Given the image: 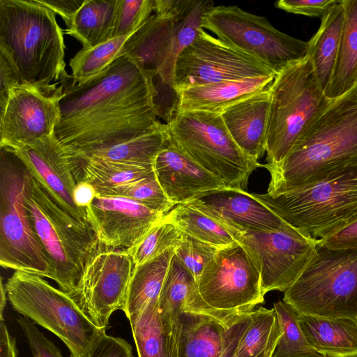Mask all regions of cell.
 Segmentation results:
<instances>
[{
	"mask_svg": "<svg viewBox=\"0 0 357 357\" xmlns=\"http://www.w3.org/2000/svg\"><path fill=\"white\" fill-rule=\"evenodd\" d=\"M154 76L121 54L82 85L60 79L63 97L53 136L71 155H85L139 137L160 122Z\"/></svg>",
	"mask_w": 357,
	"mask_h": 357,
	"instance_id": "1",
	"label": "cell"
},
{
	"mask_svg": "<svg viewBox=\"0 0 357 357\" xmlns=\"http://www.w3.org/2000/svg\"><path fill=\"white\" fill-rule=\"evenodd\" d=\"M357 166V84L305 128L287 156L267 167V193L278 194L320 181Z\"/></svg>",
	"mask_w": 357,
	"mask_h": 357,
	"instance_id": "2",
	"label": "cell"
},
{
	"mask_svg": "<svg viewBox=\"0 0 357 357\" xmlns=\"http://www.w3.org/2000/svg\"><path fill=\"white\" fill-rule=\"evenodd\" d=\"M63 32L56 14L36 0H0V52L19 86L52 92L67 77Z\"/></svg>",
	"mask_w": 357,
	"mask_h": 357,
	"instance_id": "3",
	"label": "cell"
},
{
	"mask_svg": "<svg viewBox=\"0 0 357 357\" xmlns=\"http://www.w3.org/2000/svg\"><path fill=\"white\" fill-rule=\"evenodd\" d=\"M251 194L305 236L324 238L357 220V166L287 192Z\"/></svg>",
	"mask_w": 357,
	"mask_h": 357,
	"instance_id": "4",
	"label": "cell"
},
{
	"mask_svg": "<svg viewBox=\"0 0 357 357\" xmlns=\"http://www.w3.org/2000/svg\"><path fill=\"white\" fill-rule=\"evenodd\" d=\"M24 200L50 264V279L71 294L87 259L99 245L95 232L62 210L29 173Z\"/></svg>",
	"mask_w": 357,
	"mask_h": 357,
	"instance_id": "5",
	"label": "cell"
},
{
	"mask_svg": "<svg viewBox=\"0 0 357 357\" xmlns=\"http://www.w3.org/2000/svg\"><path fill=\"white\" fill-rule=\"evenodd\" d=\"M268 90L264 168L280 164L305 128L332 101L321 89L308 54L279 72Z\"/></svg>",
	"mask_w": 357,
	"mask_h": 357,
	"instance_id": "6",
	"label": "cell"
},
{
	"mask_svg": "<svg viewBox=\"0 0 357 357\" xmlns=\"http://www.w3.org/2000/svg\"><path fill=\"white\" fill-rule=\"evenodd\" d=\"M282 301L299 314L357 319V248H331L318 239L313 257Z\"/></svg>",
	"mask_w": 357,
	"mask_h": 357,
	"instance_id": "7",
	"label": "cell"
},
{
	"mask_svg": "<svg viewBox=\"0 0 357 357\" xmlns=\"http://www.w3.org/2000/svg\"><path fill=\"white\" fill-rule=\"evenodd\" d=\"M264 296L255 263L236 242L219 249L203 270L185 312L208 316L229 327L262 303Z\"/></svg>",
	"mask_w": 357,
	"mask_h": 357,
	"instance_id": "8",
	"label": "cell"
},
{
	"mask_svg": "<svg viewBox=\"0 0 357 357\" xmlns=\"http://www.w3.org/2000/svg\"><path fill=\"white\" fill-rule=\"evenodd\" d=\"M5 287L13 309L59 337L71 357H88L105 333L68 293L54 287L41 276L15 271Z\"/></svg>",
	"mask_w": 357,
	"mask_h": 357,
	"instance_id": "9",
	"label": "cell"
},
{
	"mask_svg": "<svg viewBox=\"0 0 357 357\" xmlns=\"http://www.w3.org/2000/svg\"><path fill=\"white\" fill-rule=\"evenodd\" d=\"M169 141L227 188L245 190L261 165L237 146L220 113L175 111L165 123Z\"/></svg>",
	"mask_w": 357,
	"mask_h": 357,
	"instance_id": "10",
	"label": "cell"
},
{
	"mask_svg": "<svg viewBox=\"0 0 357 357\" xmlns=\"http://www.w3.org/2000/svg\"><path fill=\"white\" fill-rule=\"evenodd\" d=\"M28 175L14 151L0 146V265L50 279V264L24 205Z\"/></svg>",
	"mask_w": 357,
	"mask_h": 357,
	"instance_id": "11",
	"label": "cell"
},
{
	"mask_svg": "<svg viewBox=\"0 0 357 357\" xmlns=\"http://www.w3.org/2000/svg\"><path fill=\"white\" fill-rule=\"evenodd\" d=\"M202 28L256 58L276 74L307 54L308 41L281 32L266 17L237 6H214L204 14Z\"/></svg>",
	"mask_w": 357,
	"mask_h": 357,
	"instance_id": "12",
	"label": "cell"
},
{
	"mask_svg": "<svg viewBox=\"0 0 357 357\" xmlns=\"http://www.w3.org/2000/svg\"><path fill=\"white\" fill-rule=\"evenodd\" d=\"M228 230L255 263L264 295L286 291L313 257L318 241L289 225L275 231Z\"/></svg>",
	"mask_w": 357,
	"mask_h": 357,
	"instance_id": "13",
	"label": "cell"
},
{
	"mask_svg": "<svg viewBox=\"0 0 357 357\" xmlns=\"http://www.w3.org/2000/svg\"><path fill=\"white\" fill-rule=\"evenodd\" d=\"M266 65L202 28L197 38L176 59L172 89L226 80L276 75Z\"/></svg>",
	"mask_w": 357,
	"mask_h": 357,
	"instance_id": "14",
	"label": "cell"
},
{
	"mask_svg": "<svg viewBox=\"0 0 357 357\" xmlns=\"http://www.w3.org/2000/svg\"><path fill=\"white\" fill-rule=\"evenodd\" d=\"M134 267L126 250L100 243L87 259L70 295L99 328L106 331L112 314L118 310L125 311Z\"/></svg>",
	"mask_w": 357,
	"mask_h": 357,
	"instance_id": "15",
	"label": "cell"
},
{
	"mask_svg": "<svg viewBox=\"0 0 357 357\" xmlns=\"http://www.w3.org/2000/svg\"><path fill=\"white\" fill-rule=\"evenodd\" d=\"M63 85L52 92L17 86L0 114V146H15L52 136L60 119Z\"/></svg>",
	"mask_w": 357,
	"mask_h": 357,
	"instance_id": "16",
	"label": "cell"
},
{
	"mask_svg": "<svg viewBox=\"0 0 357 357\" xmlns=\"http://www.w3.org/2000/svg\"><path fill=\"white\" fill-rule=\"evenodd\" d=\"M10 148L62 210L77 222L89 225L86 211L74 199L77 182L70 158L53 135Z\"/></svg>",
	"mask_w": 357,
	"mask_h": 357,
	"instance_id": "17",
	"label": "cell"
},
{
	"mask_svg": "<svg viewBox=\"0 0 357 357\" xmlns=\"http://www.w3.org/2000/svg\"><path fill=\"white\" fill-rule=\"evenodd\" d=\"M86 211L99 243L123 250L139 243L164 215L128 198L98 194Z\"/></svg>",
	"mask_w": 357,
	"mask_h": 357,
	"instance_id": "18",
	"label": "cell"
},
{
	"mask_svg": "<svg viewBox=\"0 0 357 357\" xmlns=\"http://www.w3.org/2000/svg\"><path fill=\"white\" fill-rule=\"evenodd\" d=\"M186 204L226 229L275 231L288 225L251 193L243 190L225 188L211 190Z\"/></svg>",
	"mask_w": 357,
	"mask_h": 357,
	"instance_id": "19",
	"label": "cell"
},
{
	"mask_svg": "<svg viewBox=\"0 0 357 357\" xmlns=\"http://www.w3.org/2000/svg\"><path fill=\"white\" fill-rule=\"evenodd\" d=\"M153 169L165 195L174 206L186 204L206 192L227 188L185 155L169 138L155 159Z\"/></svg>",
	"mask_w": 357,
	"mask_h": 357,
	"instance_id": "20",
	"label": "cell"
},
{
	"mask_svg": "<svg viewBox=\"0 0 357 357\" xmlns=\"http://www.w3.org/2000/svg\"><path fill=\"white\" fill-rule=\"evenodd\" d=\"M180 357H232L249 315L227 327L208 316L183 312Z\"/></svg>",
	"mask_w": 357,
	"mask_h": 357,
	"instance_id": "21",
	"label": "cell"
},
{
	"mask_svg": "<svg viewBox=\"0 0 357 357\" xmlns=\"http://www.w3.org/2000/svg\"><path fill=\"white\" fill-rule=\"evenodd\" d=\"M154 14L127 40L121 54L142 70L156 77L172 48L174 18L164 0H154Z\"/></svg>",
	"mask_w": 357,
	"mask_h": 357,
	"instance_id": "22",
	"label": "cell"
},
{
	"mask_svg": "<svg viewBox=\"0 0 357 357\" xmlns=\"http://www.w3.org/2000/svg\"><path fill=\"white\" fill-rule=\"evenodd\" d=\"M270 102L268 88L236 102L221 113L235 143L247 156L255 161L266 152Z\"/></svg>",
	"mask_w": 357,
	"mask_h": 357,
	"instance_id": "23",
	"label": "cell"
},
{
	"mask_svg": "<svg viewBox=\"0 0 357 357\" xmlns=\"http://www.w3.org/2000/svg\"><path fill=\"white\" fill-rule=\"evenodd\" d=\"M138 357H180L182 325L159 310V298L128 318Z\"/></svg>",
	"mask_w": 357,
	"mask_h": 357,
	"instance_id": "24",
	"label": "cell"
},
{
	"mask_svg": "<svg viewBox=\"0 0 357 357\" xmlns=\"http://www.w3.org/2000/svg\"><path fill=\"white\" fill-rule=\"evenodd\" d=\"M275 75L226 80L175 91L174 111L222 113L228 107L271 86Z\"/></svg>",
	"mask_w": 357,
	"mask_h": 357,
	"instance_id": "25",
	"label": "cell"
},
{
	"mask_svg": "<svg viewBox=\"0 0 357 357\" xmlns=\"http://www.w3.org/2000/svg\"><path fill=\"white\" fill-rule=\"evenodd\" d=\"M310 344L323 357H357V319L298 314Z\"/></svg>",
	"mask_w": 357,
	"mask_h": 357,
	"instance_id": "26",
	"label": "cell"
},
{
	"mask_svg": "<svg viewBox=\"0 0 357 357\" xmlns=\"http://www.w3.org/2000/svg\"><path fill=\"white\" fill-rule=\"evenodd\" d=\"M164 2L174 18L173 40L169 57L154 79L172 89L176 59L197 38L202 28L203 17L214 3L210 0H164Z\"/></svg>",
	"mask_w": 357,
	"mask_h": 357,
	"instance_id": "27",
	"label": "cell"
},
{
	"mask_svg": "<svg viewBox=\"0 0 357 357\" xmlns=\"http://www.w3.org/2000/svg\"><path fill=\"white\" fill-rule=\"evenodd\" d=\"M344 18L342 0H337L321 17L317 33L308 41L307 54L317 80L327 91L334 70Z\"/></svg>",
	"mask_w": 357,
	"mask_h": 357,
	"instance_id": "28",
	"label": "cell"
},
{
	"mask_svg": "<svg viewBox=\"0 0 357 357\" xmlns=\"http://www.w3.org/2000/svg\"><path fill=\"white\" fill-rule=\"evenodd\" d=\"M121 0H86L65 33L88 49L114 38Z\"/></svg>",
	"mask_w": 357,
	"mask_h": 357,
	"instance_id": "29",
	"label": "cell"
},
{
	"mask_svg": "<svg viewBox=\"0 0 357 357\" xmlns=\"http://www.w3.org/2000/svg\"><path fill=\"white\" fill-rule=\"evenodd\" d=\"M344 18L326 97L337 98L357 84V0H342Z\"/></svg>",
	"mask_w": 357,
	"mask_h": 357,
	"instance_id": "30",
	"label": "cell"
},
{
	"mask_svg": "<svg viewBox=\"0 0 357 357\" xmlns=\"http://www.w3.org/2000/svg\"><path fill=\"white\" fill-rule=\"evenodd\" d=\"M68 155L77 182L84 181L89 183L96 192L136 181L154 173L153 166L110 162L96 158H76Z\"/></svg>",
	"mask_w": 357,
	"mask_h": 357,
	"instance_id": "31",
	"label": "cell"
},
{
	"mask_svg": "<svg viewBox=\"0 0 357 357\" xmlns=\"http://www.w3.org/2000/svg\"><path fill=\"white\" fill-rule=\"evenodd\" d=\"M175 248L134 267L126 296L127 318L141 310L150 301L158 299Z\"/></svg>",
	"mask_w": 357,
	"mask_h": 357,
	"instance_id": "32",
	"label": "cell"
},
{
	"mask_svg": "<svg viewBox=\"0 0 357 357\" xmlns=\"http://www.w3.org/2000/svg\"><path fill=\"white\" fill-rule=\"evenodd\" d=\"M165 123H160L150 131L116 146L76 158H96L106 161L153 166L155 159L168 140Z\"/></svg>",
	"mask_w": 357,
	"mask_h": 357,
	"instance_id": "33",
	"label": "cell"
},
{
	"mask_svg": "<svg viewBox=\"0 0 357 357\" xmlns=\"http://www.w3.org/2000/svg\"><path fill=\"white\" fill-rule=\"evenodd\" d=\"M281 334L274 307L254 310L232 357H265L275 349Z\"/></svg>",
	"mask_w": 357,
	"mask_h": 357,
	"instance_id": "34",
	"label": "cell"
},
{
	"mask_svg": "<svg viewBox=\"0 0 357 357\" xmlns=\"http://www.w3.org/2000/svg\"><path fill=\"white\" fill-rule=\"evenodd\" d=\"M167 215L181 232L218 249L236 243L223 225L188 204L176 205Z\"/></svg>",
	"mask_w": 357,
	"mask_h": 357,
	"instance_id": "35",
	"label": "cell"
},
{
	"mask_svg": "<svg viewBox=\"0 0 357 357\" xmlns=\"http://www.w3.org/2000/svg\"><path fill=\"white\" fill-rule=\"evenodd\" d=\"M131 35L114 37L91 48H82L70 59L72 84L82 85L105 72L121 55Z\"/></svg>",
	"mask_w": 357,
	"mask_h": 357,
	"instance_id": "36",
	"label": "cell"
},
{
	"mask_svg": "<svg viewBox=\"0 0 357 357\" xmlns=\"http://www.w3.org/2000/svg\"><path fill=\"white\" fill-rule=\"evenodd\" d=\"M197 291V282L175 253L159 296V310L174 317L185 312Z\"/></svg>",
	"mask_w": 357,
	"mask_h": 357,
	"instance_id": "37",
	"label": "cell"
},
{
	"mask_svg": "<svg viewBox=\"0 0 357 357\" xmlns=\"http://www.w3.org/2000/svg\"><path fill=\"white\" fill-rule=\"evenodd\" d=\"M282 334L272 357H323L310 344L299 324L298 313L288 303H274Z\"/></svg>",
	"mask_w": 357,
	"mask_h": 357,
	"instance_id": "38",
	"label": "cell"
},
{
	"mask_svg": "<svg viewBox=\"0 0 357 357\" xmlns=\"http://www.w3.org/2000/svg\"><path fill=\"white\" fill-rule=\"evenodd\" d=\"M183 233L164 215L135 245L127 250L135 266L160 255L165 250L175 248L182 239Z\"/></svg>",
	"mask_w": 357,
	"mask_h": 357,
	"instance_id": "39",
	"label": "cell"
},
{
	"mask_svg": "<svg viewBox=\"0 0 357 357\" xmlns=\"http://www.w3.org/2000/svg\"><path fill=\"white\" fill-rule=\"evenodd\" d=\"M96 192L98 195L128 198L163 215L171 211L174 206L165 195L155 173L136 181Z\"/></svg>",
	"mask_w": 357,
	"mask_h": 357,
	"instance_id": "40",
	"label": "cell"
},
{
	"mask_svg": "<svg viewBox=\"0 0 357 357\" xmlns=\"http://www.w3.org/2000/svg\"><path fill=\"white\" fill-rule=\"evenodd\" d=\"M218 250L213 245L183 233L182 239L175 248V255L197 282L203 270Z\"/></svg>",
	"mask_w": 357,
	"mask_h": 357,
	"instance_id": "41",
	"label": "cell"
},
{
	"mask_svg": "<svg viewBox=\"0 0 357 357\" xmlns=\"http://www.w3.org/2000/svg\"><path fill=\"white\" fill-rule=\"evenodd\" d=\"M154 12V0H121L114 37L128 36L137 31Z\"/></svg>",
	"mask_w": 357,
	"mask_h": 357,
	"instance_id": "42",
	"label": "cell"
},
{
	"mask_svg": "<svg viewBox=\"0 0 357 357\" xmlns=\"http://www.w3.org/2000/svg\"><path fill=\"white\" fill-rule=\"evenodd\" d=\"M17 321L26 337L33 357H63L60 349L29 319L20 316Z\"/></svg>",
	"mask_w": 357,
	"mask_h": 357,
	"instance_id": "43",
	"label": "cell"
},
{
	"mask_svg": "<svg viewBox=\"0 0 357 357\" xmlns=\"http://www.w3.org/2000/svg\"><path fill=\"white\" fill-rule=\"evenodd\" d=\"M337 0H280L275 6L287 13L322 17Z\"/></svg>",
	"mask_w": 357,
	"mask_h": 357,
	"instance_id": "44",
	"label": "cell"
},
{
	"mask_svg": "<svg viewBox=\"0 0 357 357\" xmlns=\"http://www.w3.org/2000/svg\"><path fill=\"white\" fill-rule=\"evenodd\" d=\"M88 357H133L131 345L125 340L102 334L92 347Z\"/></svg>",
	"mask_w": 357,
	"mask_h": 357,
	"instance_id": "45",
	"label": "cell"
},
{
	"mask_svg": "<svg viewBox=\"0 0 357 357\" xmlns=\"http://www.w3.org/2000/svg\"><path fill=\"white\" fill-rule=\"evenodd\" d=\"M19 86L17 73L6 58L0 52V114L7 105L11 90Z\"/></svg>",
	"mask_w": 357,
	"mask_h": 357,
	"instance_id": "46",
	"label": "cell"
},
{
	"mask_svg": "<svg viewBox=\"0 0 357 357\" xmlns=\"http://www.w3.org/2000/svg\"><path fill=\"white\" fill-rule=\"evenodd\" d=\"M319 240L321 243L331 248H357V220L336 233Z\"/></svg>",
	"mask_w": 357,
	"mask_h": 357,
	"instance_id": "47",
	"label": "cell"
},
{
	"mask_svg": "<svg viewBox=\"0 0 357 357\" xmlns=\"http://www.w3.org/2000/svg\"><path fill=\"white\" fill-rule=\"evenodd\" d=\"M40 4L60 15L68 28L86 0H36Z\"/></svg>",
	"mask_w": 357,
	"mask_h": 357,
	"instance_id": "48",
	"label": "cell"
},
{
	"mask_svg": "<svg viewBox=\"0 0 357 357\" xmlns=\"http://www.w3.org/2000/svg\"><path fill=\"white\" fill-rule=\"evenodd\" d=\"M15 338L8 331L4 320L0 321V357H17Z\"/></svg>",
	"mask_w": 357,
	"mask_h": 357,
	"instance_id": "49",
	"label": "cell"
},
{
	"mask_svg": "<svg viewBox=\"0 0 357 357\" xmlns=\"http://www.w3.org/2000/svg\"><path fill=\"white\" fill-rule=\"evenodd\" d=\"M96 195V190L92 185L86 182L79 181L77 183L74 192V199L79 208L86 210Z\"/></svg>",
	"mask_w": 357,
	"mask_h": 357,
	"instance_id": "50",
	"label": "cell"
},
{
	"mask_svg": "<svg viewBox=\"0 0 357 357\" xmlns=\"http://www.w3.org/2000/svg\"><path fill=\"white\" fill-rule=\"evenodd\" d=\"M7 292L5 287V284L3 282V279L1 278L0 282V321L3 319V310L6 305L7 301Z\"/></svg>",
	"mask_w": 357,
	"mask_h": 357,
	"instance_id": "51",
	"label": "cell"
},
{
	"mask_svg": "<svg viewBox=\"0 0 357 357\" xmlns=\"http://www.w3.org/2000/svg\"><path fill=\"white\" fill-rule=\"evenodd\" d=\"M275 349L271 350L265 357H272Z\"/></svg>",
	"mask_w": 357,
	"mask_h": 357,
	"instance_id": "52",
	"label": "cell"
}]
</instances>
